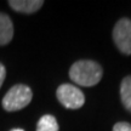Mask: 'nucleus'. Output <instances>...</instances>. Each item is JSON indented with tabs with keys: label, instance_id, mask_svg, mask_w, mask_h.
I'll return each instance as SVG.
<instances>
[{
	"label": "nucleus",
	"instance_id": "obj_1",
	"mask_svg": "<svg viewBox=\"0 0 131 131\" xmlns=\"http://www.w3.org/2000/svg\"><path fill=\"white\" fill-rule=\"evenodd\" d=\"M69 77L80 86H94L102 78V68L94 61H78L70 67Z\"/></svg>",
	"mask_w": 131,
	"mask_h": 131
},
{
	"label": "nucleus",
	"instance_id": "obj_2",
	"mask_svg": "<svg viewBox=\"0 0 131 131\" xmlns=\"http://www.w3.org/2000/svg\"><path fill=\"white\" fill-rule=\"evenodd\" d=\"M32 90L29 86L18 84L12 86L3 98V107L7 112L19 111L27 107L32 101Z\"/></svg>",
	"mask_w": 131,
	"mask_h": 131
},
{
	"label": "nucleus",
	"instance_id": "obj_3",
	"mask_svg": "<svg viewBox=\"0 0 131 131\" xmlns=\"http://www.w3.org/2000/svg\"><path fill=\"white\" fill-rule=\"evenodd\" d=\"M58 101L68 109H78L83 107L85 102V96L77 86L70 84H63L58 86L56 91Z\"/></svg>",
	"mask_w": 131,
	"mask_h": 131
},
{
	"label": "nucleus",
	"instance_id": "obj_4",
	"mask_svg": "<svg viewBox=\"0 0 131 131\" xmlns=\"http://www.w3.org/2000/svg\"><path fill=\"white\" fill-rule=\"evenodd\" d=\"M113 39L117 47L125 55H131V19L122 18L113 29Z\"/></svg>",
	"mask_w": 131,
	"mask_h": 131
},
{
	"label": "nucleus",
	"instance_id": "obj_5",
	"mask_svg": "<svg viewBox=\"0 0 131 131\" xmlns=\"http://www.w3.org/2000/svg\"><path fill=\"white\" fill-rule=\"evenodd\" d=\"M9 5L18 12L23 14H33L44 5V1L41 0H11L9 1Z\"/></svg>",
	"mask_w": 131,
	"mask_h": 131
},
{
	"label": "nucleus",
	"instance_id": "obj_6",
	"mask_svg": "<svg viewBox=\"0 0 131 131\" xmlns=\"http://www.w3.org/2000/svg\"><path fill=\"white\" fill-rule=\"evenodd\" d=\"M14 26L7 15L0 12V45H6L12 40Z\"/></svg>",
	"mask_w": 131,
	"mask_h": 131
},
{
	"label": "nucleus",
	"instance_id": "obj_7",
	"mask_svg": "<svg viewBox=\"0 0 131 131\" xmlns=\"http://www.w3.org/2000/svg\"><path fill=\"white\" fill-rule=\"evenodd\" d=\"M120 97L124 107L131 112V75L123 79L120 85Z\"/></svg>",
	"mask_w": 131,
	"mask_h": 131
},
{
	"label": "nucleus",
	"instance_id": "obj_8",
	"mask_svg": "<svg viewBox=\"0 0 131 131\" xmlns=\"http://www.w3.org/2000/svg\"><path fill=\"white\" fill-rule=\"evenodd\" d=\"M58 123L53 115H42L37 125V131H58Z\"/></svg>",
	"mask_w": 131,
	"mask_h": 131
},
{
	"label": "nucleus",
	"instance_id": "obj_9",
	"mask_svg": "<svg viewBox=\"0 0 131 131\" xmlns=\"http://www.w3.org/2000/svg\"><path fill=\"white\" fill-rule=\"evenodd\" d=\"M113 131H131V125L129 123H117L114 127H113Z\"/></svg>",
	"mask_w": 131,
	"mask_h": 131
},
{
	"label": "nucleus",
	"instance_id": "obj_10",
	"mask_svg": "<svg viewBox=\"0 0 131 131\" xmlns=\"http://www.w3.org/2000/svg\"><path fill=\"white\" fill-rule=\"evenodd\" d=\"M5 77H6V69H5L4 66L0 63V88H1V85L4 83Z\"/></svg>",
	"mask_w": 131,
	"mask_h": 131
},
{
	"label": "nucleus",
	"instance_id": "obj_11",
	"mask_svg": "<svg viewBox=\"0 0 131 131\" xmlns=\"http://www.w3.org/2000/svg\"><path fill=\"white\" fill-rule=\"evenodd\" d=\"M11 131H24V130H22V129H14V130H11Z\"/></svg>",
	"mask_w": 131,
	"mask_h": 131
}]
</instances>
